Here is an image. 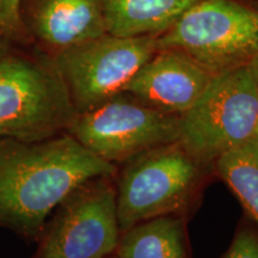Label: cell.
Wrapping results in <instances>:
<instances>
[{
  "mask_svg": "<svg viewBox=\"0 0 258 258\" xmlns=\"http://www.w3.org/2000/svg\"><path fill=\"white\" fill-rule=\"evenodd\" d=\"M115 172V164L66 132L31 143L0 139V227L37 240L51 213L70 194Z\"/></svg>",
  "mask_w": 258,
  "mask_h": 258,
  "instance_id": "1",
  "label": "cell"
},
{
  "mask_svg": "<svg viewBox=\"0 0 258 258\" xmlns=\"http://www.w3.org/2000/svg\"><path fill=\"white\" fill-rule=\"evenodd\" d=\"M77 111L54 61L31 44L0 46V139L41 141L64 133Z\"/></svg>",
  "mask_w": 258,
  "mask_h": 258,
  "instance_id": "2",
  "label": "cell"
},
{
  "mask_svg": "<svg viewBox=\"0 0 258 258\" xmlns=\"http://www.w3.org/2000/svg\"><path fill=\"white\" fill-rule=\"evenodd\" d=\"M158 49H177L213 76L258 56V6L249 0H199L157 37Z\"/></svg>",
  "mask_w": 258,
  "mask_h": 258,
  "instance_id": "3",
  "label": "cell"
},
{
  "mask_svg": "<svg viewBox=\"0 0 258 258\" xmlns=\"http://www.w3.org/2000/svg\"><path fill=\"white\" fill-rule=\"evenodd\" d=\"M258 83L251 64L213 76L191 108L179 116L178 143L200 164L254 137Z\"/></svg>",
  "mask_w": 258,
  "mask_h": 258,
  "instance_id": "4",
  "label": "cell"
},
{
  "mask_svg": "<svg viewBox=\"0 0 258 258\" xmlns=\"http://www.w3.org/2000/svg\"><path fill=\"white\" fill-rule=\"evenodd\" d=\"M109 163L140 156L179 140V116L148 106L127 92L78 112L66 131Z\"/></svg>",
  "mask_w": 258,
  "mask_h": 258,
  "instance_id": "5",
  "label": "cell"
},
{
  "mask_svg": "<svg viewBox=\"0 0 258 258\" xmlns=\"http://www.w3.org/2000/svg\"><path fill=\"white\" fill-rule=\"evenodd\" d=\"M157 50V37L105 34L67 48L51 59L78 114L124 92Z\"/></svg>",
  "mask_w": 258,
  "mask_h": 258,
  "instance_id": "6",
  "label": "cell"
},
{
  "mask_svg": "<svg viewBox=\"0 0 258 258\" xmlns=\"http://www.w3.org/2000/svg\"><path fill=\"white\" fill-rule=\"evenodd\" d=\"M201 164L173 143L133 158L116 188L121 233L182 208L198 185Z\"/></svg>",
  "mask_w": 258,
  "mask_h": 258,
  "instance_id": "7",
  "label": "cell"
},
{
  "mask_svg": "<svg viewBox=\"0 0 258 258\" xmlns=\"http://www.w3.org/2000/svg\"><path fill=\"white\" fill-rule=\"evenodd\" d=\"M109 177L70 194L46 222L32 258H108L121 237L116 189Z\"/></svg>",
  "mask_w": 258,
  "mask_h": 258,
  "instance_id": "8",
  "label": "cell"
},
{
  "mask_svg": "<svg viewBox=\"0 0 258 258\" xmlns=\"http://www.w3.org/2000/svg\"><path fill=\"white\" fill-rule=\"evenodd\" d=\"M17 18L28 43L50 57L108 34L102 0H18Z\"/></svg>",
  "mask_w": 258,
  "mask_h": 258,
  "instance_id": "9",
  "label": "cell"
},
{
  "mask_svg": "<svg viewBox=\"0 0 258 258\" xmlns=\"http://www.w3.org/2000/svg\"><path fill=\"white\" fill-rule=\"evenodd\" d=\"M213 74L177 49H158L124 92L157 110L180 116L207 89Z\"/></svg>",
  "mask_w": 258,
  "mask_h": 258,
  "instance_id": "10",
  "label": "cell"
},
{
  "mask_svg": "<svg viewBox=\"0 0 258 258\" xmlns=\"http://www.w3.org/2000/svg\"><path fill=\"white\" fill-rule=\"evenodd\" d=\"M108 34L158 37L199 0H102Z\"/></svg>",
  "mask_w": 258,
  "mask_h": 258,
  "instance_id": "11",
  "label": "cell"
},
{
  "mask_svg": "<svg viewBox=\"0 0 258 258\" xmlns=\"http://www.w3.org/2000/svg\"><path fill=\"white\" fill-rule=\"evenodd\" d=\"M117 258H188L182 221L163 215L143 221L121 233Z\"/></svg>",
  "mask_w": 258,
  "mask_h": 258,
  "instance_id": "12",
  "label": "cell"
},
{
  "mask_svg": "<svg viewBox=\"0 0 258 258\" xmlns=\"http://www.w3.org/2000/svg\"><path fill=\"white\" fill-rule=\"evenodd\" d=\"M215 164L219 175L258 225V138L226 151Z\"/></svg>",
  "mask_w": 258,
  "mask_h": 258,
  "instance_id": "13",
  "label": "cell"
},
{
  "mask_svg": "<svg viewBox=\"0 0 258 258\" xmlns=\"http://www.w3.org/2000/svg\"><path fill=\"white\" fill-rule=\"evenodd\" d=\"M18 0H0V28L8 40L29 44L17 18Z\"/></svg>",
  "mask_w": 258,
  "mask_h": 258,
  "instance_id": "14",
  "label": "cell"
},
{
  "mask_svg": "<svg viewBox=\"0 0 258 258\" xmlns=\"http://www.w3.org/2000/svg\"><path fill=\"white\" fill-rule=\"evenodd\" d=\"M222 258H258V235L250 231H240Z\"/></svg>",
  "mask_w": 258,
  "mask_h": 258,
  "instance_id": "15",
  "label": "cell"
},
{
  "mask_svg": "<svg viewBox=\"0 0 258 258\" xmlns=\"http://www.w3.org/2000/svg\"><path fill=\"white\" fill-rule=\"evenodd\" d=\"M251 66H252V70H253L254 76H256V79H257V83H258V56L252 61Z\"/></svg>",
  "mask_w": 258,
  "mask_h": 258,
  "instance_id": "16",
  "label": "cell"
},
{
  "mask_svg": "<svg viewBox=\"0 0 258 258\" xmlns=\"http://www.w3.org/2000/svg\"><path fill=\"white\" fill-rule=\"evenodd\" d=\"M5 35H4V31H3V29L0 28V46H2V43L3 42H4V40H5Z\"/></svg>",
  "mask_w": 258,
  "mask_h": 258,
  "instance_id": "17",
  "label": "cell"
},
{
  "mask_svg": "<svg viewBox=\"0 0 258 258\" xmlns=\"http://www.w3.org/2000/svg\"><path fill=\"white\" fill-rule=\"evenodd\" d=\"M254 137L258 138V121H257V124H256V129H254Z\"/></svg>",
  "mask_w": 258,
  "mask_h": 258,
  "instance_id": "18",
  "label": "cell"
},
{
  "mask_svg": "<svg viewBox=\"0 0 258 258\" xmlns=\"http://www.w3.org/2000/svg\"><path fill=\"white\" fill-rule=\"evenodd\" d=\"M115 258H117V257H115Z\"/></svg>",
  "mask_w": 258,
  "mask_h": 258,
  "instance_id": "19",
  "label": "cell"
}]
</instances>
